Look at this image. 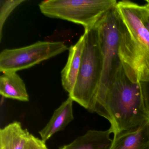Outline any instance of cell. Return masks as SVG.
I'll return each instance as SVG.
<instances>
[{"instance_id": "cell-8", "label": "cell", "mask_w": 149, "mask_h": 149, "mask_svg": "<svg viewBox=\"0 0 149 149\" xmlns=\"http://www.w3.org/2000/svg\"><path fill=\"white\" fill-rule=\"evenodd\" d=\"M86 37L84 32L77 43L70 48L68 61L61 73L63 87L69 95L73 91L76 82Z\"/></svg>"}, {"instance_id": "cell-16", "label": "cell", "mask_w": 149, "mask_h": 149, "mask_svg": "<svg viewBox=\"0 0 149 149\" xmlns=\"http://www.w3.org/2000/svg\"><path fill=\"white\" fill-rule=\"evenodd\" d=\"M28 149H48L46 142L33 136Z\"/></svg>"}, {"instance_id": "cell-9", "label": "cell", "mask_w": 149, "mask_h": 149, "mask_svg": "<svg viewBox=\"0 0 149 149\" xmlns=\"http://www.w3.org/2000/svg\"><path fill=\"white\" fill-rule=\"evenodd\" d=\"M33 135L15 121L0 130V149H28Z\"/></svg>"}, {"instance_id": "cell-11", "label": "cell", "mask_w": 149, "mask_h": 149, "mask_svg": "<svg viewBox=\"0 0 149 149\" xmlns=\"http://www.w3.org/2000/svg\"><path fill=\"white\" fill-rule=\"evenodd\" d=\"M110 128L105 131L90 130L68 144L59 149H111L112 140Z\"/></svg>"}, {"instance_id": "cell-12", "label": "cell", "mask_w": 149, "mask_h": 149, "mask_svg": "<svg viewBox=\"0 0 149 149\" xmlns=\"http://www.w3.org/2000/svg\"><path fill=\"white\" fill-rule=\"evenodd\" d=\"M0 94L6 98L22 102L29 101L26 84L16 72H6L1 76Z\"/></svg>"}, {"instance_id": "cell-1", "label": "cell", "mask_w": 149, "mask_h": 149, "mask_svg": "<svg viewBox=\"0 0 149 149\" xmlns=\"http://www.w3.org/2000/svg\"><path fill=\"white\" fill-rule=\"evenodd\" d=\"M94 112L109 120L113 133L136 127L149 119L140 83L131 81L122 64L105 92L96 99Z\"/></svg>"}, {"instance_id": "cell-7", "label": "cell", "mask_w": 149, "mask_h": 149, "mask_svg": "<svg viewBox=\"0 0 149 149\" xmlns=\"http://www.w3.org/2000/svg\"><path fill=\"white\" fill-rule=\"evenodd\" d=\"M114 135L111 149H149V119Z\"/></svg>"}, {"instance_id": "cell-3", "label": "cell", "mask_w": 149, "mask_h": 149, "mask_svg": "<svg viewBox=\"0 0 149 149\" xmlns=\"http://www.w3.org/2000/svg\"><path fill=\"white\" fill-rule=\"evenodd\" d=\"M86 40L81 66L73 91L69 96L91 112H94L102 71V60L96 25L84 30Z\"/></svg>"}, {"instance_id": "cell-13", "label": "cell", "mask_w": 149, "mask_h": 149, "mask_svg": "<svg viewBox=\"0 0 149 149\" xmlns=\"http://www.w3.org/2000/svg\"><path fill=\"white\" fill-rule=\"evenodd\" d=\"M25 0H1L0 1V41L2 37L4 24L12 12Z\"/></svg>"}, {"instance_id": "cell-4", "label": "cell", "mask_w": 149, "mask_h": 149, "mask_svg": "<svg viewBox=\"0 0 149 149\" xmlns=\"http://www.w3.org/2000/svg\"><path fill=\"white\" fill-rule=\"evenodd\" d=\"M117 2L116 0H47L41 1L39 6L47 17L79 24L87 30L115 7Z\"/></svg>"}, {"instance_id": "cell-15", "label": "cell", "mask_w": 149, "mask_h": 149, "mask_svg": "<svg viewBox=\"0 0 149 149\" xmlns=\"http://www.w3.org/2000/svg\"><path fill=\"white\" fill-rule=\"evenodd\" d=\"M141 88L144 103L146 109L149 114V81L141 82Z\"/></svg>"}, {"instance_id": "cell-6", "label": "cell", "mask_w": 149, "mask_h": 149, "mask_svg": "<svg viewBox=\"0 0 149 149\" xmlns=\"http://www.w3.org/2000/svg\"><path fill=\"white\" fill-rule=\"evenodd\" d=\"M68 49L62 42L40 41L23 47L5 49L0 54V71L16 72L29 68Z\"/></svg>"}, {"instance_id": "cell-10", "label": "cell", "mask_w": 149, "mask_h": 149, "mask_svg": "<svg viewBox=\"0 0 149 149\" xmlns=\"http://www.w3.org/2000/svg\"><path fill=\"white\" fill-rule=\"evenodd\" d=\"M73 102L69 96L55 111L47 125L39 132L42 140L46 142L55 133L63 130L74 119Z\"/></svg>"}, {"instance_id": "cell-2", "label": "cell", "mask_w": 149, "mask_h": 149, "mask_svg": "<svg viewBox=\"0 0 149 149\" xmlns=\"http://www.w3.org/2000/svg\"><path fill=\"white\" fill-rule=\"evenodd\" d=\"M137 5L123 1L116 6L119 59L127 77L136 83L149 81V33L140 19Z\"/></svg>"}, {"instance_id": "cell-5", "label": "cell", "mask_w": 149, "mask_h": 149, "mask_svg": "<svg viewBox=\"0 0 149 149\" xmlns=\"http://www.w3.org/2000/svg\"><path fill=\"white\" fill-rule=\"evenodd\" d=\"M95 25L102 60V74L97 98L105 92L121 65L118 56L119 31L116 7L106 13Z\"/></svg>"}, {"instance_id": "cell-14", "label": "cell", "mask_w": 149, "mask_h": 149, "mask_svg": "<svg viewBox=\"0 0 149 149\" xmlns=\"http://www.w3.org/2000/svg\"><path fill=\"white\" fill-rule=\"evenodd\" d=\"M137 9L140 19L149 33V8L146 5H137Z\"/></svg>"}, {"instance_id": "cell-17", "label": "cell", "mask_w": 149, "mask_h": 149, "mask_svg": "<svg viewBox=\"0 0 149 149\" xmlns=\"http://www.w3.org/2000/svg\"><path fill=\"white\" fill-rule=\"evenodd\" d=\"M146 5L149 8V0H146Z\"/></svg>"}]
</instances>
